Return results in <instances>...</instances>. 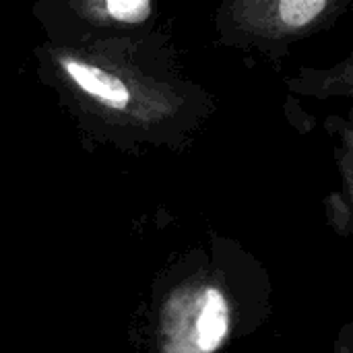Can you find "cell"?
Returning a JSON list of instances; mask_svg holds the SVG:
<instances>
[{"instance_id":"obj_2","label":"cell","mask_w":353,"mask_h":353,"mask_svg":"<svg viewBox=\"0 0 353 353\" xmlns=\"http://www.w3.org/2000/svg\"><path fill=\"white\" fill-rule=\"evenodd\" d=\"M228 331V308L223 296L217 290L205 294V308L199 319V347L201 352L211 353L217 350Z\"/></svg>"},{"instance_id":"obj_1","label":"cell","mask_w":353,"mask_h":353,"mask_svg":"<svg viewBox=\"0 0 353 353\" xmlns=\"http://www.w3.org/2000/svg\"><path fill=\"white\" fill-rule=\"evenodd\" d=\"M64 68L68 70V74L72 77V81L81 89H85L87 93L103 99L112 108L122 110V108L128 105V99H130L128 89L118 77H114V74H110V72H105L101 68L87 66V64H81V62H72V60H66Z\"/></svg>"},{"instance_id":"obj_4","label":"cell","mask_w":353,"mask_h":353,"mask_svg":"<svg viewBox=\"0 0 353 353\" xmlns=\"http://www.w3.org/2000/svg\"><path fill=\"white\" fill-rule=\"evenodd\" d=\"M105 10L118 21L139 23L147 19V14L151 12V4L147 0H108Z\"/></svg>"},{"instance_id":"obj_3","label":"cell","mask_w":353,"mask_h":353,"mask_svg":"<svg viewBox=\"0 0 353 353\" xmlns=\"http://www.w3.org/2000/svg\"><path fill=\"white\" fill-rule=\"evenodd\" d=\"M327 8L325 0H283L279 4V14L283 23L292 27H302L319 17Z\"/></svg>"}]
</instances>
